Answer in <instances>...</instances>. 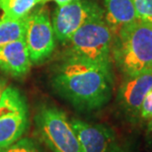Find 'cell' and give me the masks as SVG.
<instances>
[{
    "label": "cell",
    "mask_w": 152,
    "mask_h": 152,
    "mask_svg": "<svg viewBox=\"0 0 152 152\" xmlns=\"http://www.w3.org/2000/svg\"><path fill=\"white\" fill-rule=\"evenodd\" d=\"M51 85L60 97L82 112L99 110L113 94V72L91 60L65 54L51 77Z\"/></svg>",
    "instance_id": "6da1fadb"
},
{
    "label": "cell",
    "mask_w": 152,
    "mask_h": 152,
    "mask_svg": "<svg viewBox=\"0 0 152 152\" xmlns=\"http://www.w3.org/2000/svg\"><path fill=\"white\" fill-rule=\"evenodd\" d=\"M112 56L124 76L152 69V23L136 20L114 35Z\"/></svg>",
    "instance_id": "7a4b0ae2"
},
{
    "label": "cell",
    "mask_w": 152,
    "mask_h": 152,
    "mask_svg": "<svg viewBox=\"0 0 152 152\" xmlns=\"http://www.w3.org/2000/svg\"><path fill=\"white\" fill-rule=\"evenodd\" d=\"M114 34L104 17L94 19L77 30L66 42V54L91 60L112 68Z\"/></svg>",
    "instance_id": "3957f363"
},
{
    "label": "cell",
    "mask_w": 152,
    "mask_h": 152,
    "mask_svg": "<svg viewBox=\"0 0 152 152\" xmlns=\"http://www.w3.org/2000/svg\"><path fill=\"white\" fill-rule=\"evenodd\" d=\"M36 132L51 152H82L67 115L56 107L44 106L35 115Z\"/></svg>",
    "instance_id": "277c9868"
},
{
    "label": "cell",
    "mask_w": 152,
    "mask_h": 152,
    "mask_svg": "<svg viewBox=\"0 0 152 152\" xmlns=\"http://www.w3.org/2000/svg\"><path fill=\"white\" fill-rule=\"evenodd\" d=\"M28 126L25 98L16 88L6 86L0 101V150L19 140Z\"/></svg>",
    "instance_id": "5b68a950"
},
{
    "label": "cell",
    "mask_w": 152,
    "mask_h": 152,
    "mask_svg": "<svg viewBox=\"0 0 152 152\" xmlns=\"http://www.w3.org/2000/svg\"><path fill=\"white\" fill-rule=\"evenodd\" d=\"M24 41L32 63H41L53 54L56 39L50 13L44 4L38 5L26 17Z\"/></svg>",
    "instance_id": "8992f818"
},
{
    "label": "cell",
    "mask_w": 152,
    "mask_h": 152,
    "mask_svg": "<svg viewBox=\"0 0 152 152\" xmlns=\"http://www.w3.org/2000/svg\"><path fill=\"white\" fill-rule=\"evenodd\" d=\"M100 17H104V8L94 0H75L57 6L51 18L56 41L65 45L82 26Z\"/></svg>",
    "instance_id": "52a82bcc"
},
{
    "label": "cell",
    "mask_w": 152,
    "mask_h": 152,
    "mask_svg": "<svg viewBox=\"0 0 152 152\" xmlns=\"http://www.w3.org/2000/svg\"><path fill=\"white\" fill-rule=\"evenodd\" d=\"M152 90V69L143 73L124 76L118 89V104L127 117L137 120L145 96Z\"/></svg>",
    "instance_id": "ba28073f"
},
{
    "label": "cell",
    "mask_w": 152,
    "mask_h": 152,
    "mask_svg": "<svg viewBox=\"0 0 152 152\" xmlns=\"http://www.w3.org/2000/svg\"><path fill=\"white\" fill-rule=\"evenodd\" d=\"M71 124L80 142L82 152H109L115 140L113 129L101 124H89L77 118Z\"/></svg>",
    "instance_id": "9c48e42d"
},
{
    "label": "cell",
    "mask_w": 152,
    "mask_h": 152,
    "mask_svg": "<svg viewBox=\"0 0 152 152\" xmlns=\"http://www.w3.org/2000/svg\"><path fill=\"white\" fill-rule=\"evenodd\" d=\"M31 64L24 39L0 47V69L4 73L12 77H24Z\"/></svg>",
    "instance_id": "30bf717a"
},
{
    "label": "cell",
    "mask_w": 152,
    "mask_h": 152,
    "mask_svg": "<svg viewBox=\"0 0 152 152\" xmlns=\"http://www.w3.org/2000/svg\"><path fill=\"white\" fill-rule=\"evenodd\" d=\"M104 19L115 35L124 26L138 18L132 0H105Z\"/></svg>",
    "instance_id": "8fae6325"
},
{
    "label": "cell",
    "mask_w": 152,
    "mask_h": 152,
    "mask_svg": "<svg viewBox=\"0 0 152 152\" xmlns=\"http://www.w3.org/2000/svg\"><path fill=\"white\" fill-rule=\"evenodd\" d=\"M50 0H0L2 17L18 20L26 18L38 5L45 4Z\"/></svg>",
    "instance_id": "7c38bea8"
},
{
    "label": "cell",
    "mask_w": 152,
    "mask_h": 152,
    "mask_svg": "<svg viewBox=\"0 0 152 152\" xmlns=\"http://www.w3.org/2000/svg\"><path fill=\"white\" fill-rule=\"evenodd\" d=\"M26 31V18L18 20L0 17V47L23 39Z\"/></svg>",
    "instance_id": "4fadbf2b"
},
{
    "label": "cell",
    "mask_w": 152,
    "mask_h": 152,
    "mask_svg": "<svg viewBox=\"0 0 152 152\" xmlns=\"http://www.w3.org/2000/svg\"><path fill=\"white\" fill-rule=\"evenodd\" d=\"M0 152H44L41 146L34 139L29 137H21L10 146L0 150Z\"/></svg>",
    "instance_id": "5bb4252c"
},
{
    "label": "cell",
    "mask_w": 152,
    "mask_h": 152,
    "mask_svg": "<svg viewBox=\"0 0 152 152\" xmlns=\"http://www.w3.org/2000/svg\"><path fill=\"white\" fill-rule=\"evenodd\" d=\"M138 20L152 23V0H132Z\"/></svg>",
    "instance_id": "9a60e30c"
},
{
    "label": "cell",
    "mask_w": 152,
    "mask_h": 152,
    "mask_svg": "<svg viewBox=\"0 0 152 152\" xmlns=\"http://www.w3.org/2000/svg\"><path fill=\"white\" fill-rule=\"evenodd\" d=\"M152 118V90L145 96L139 110L138 118L141 121H147Z\"/></svg>",
    "instance_id": "2e32d148"
},
{
    "label": "cell",
    "mask_w": 152,
    "mask_h": 152,
    "mask_svg": "<svg viewBox=\"0 0 152 152\" xmlns=\"http://www.w3.org/2000/svg\"><path fill=\"white\" fill-rule=\"evenodd\" d=\"M109 152H137L134 148L126 143H120V142L114 141L111 145Z\"/></svg>",
    "instance_id": "e0dca14e"
},
{
    "label": "cell",
    "mask_w": 152,
    "mask_h": 152,
    "mask_svg": "<svg viewBox=\"0 0 152 152\" xmlns=\"http://www.w3.org/2000/svg\"><path fill=\"white\" fill-rule=\"evenodd\" d=\"M146 138L149 141V143L152 144V118L147 121L146 124Z\"/></svg>",
    "instance_id": "ac0fdd59"
},
{
    "label": "cell",
    "mask_w": 152,
    "mask_h": 152,
    "mask_svg": "<svg viewBox=\"0 0 152 152\" xmlns=\"http://www.w3.org/2000/svg\"><path fill=\"white\" fill-rule=\"evenodd\" d=\"M50 1H54L57 4V6H61L64 4H67V3H70L72 1H75V0H50Z\"/></svg>",
    "instance_id": "d6986e66"
},
{
    "label": "cell",
    "mask_w": 152,
    "mask_h": 152,
    "mask_svg": "<svg viewBox=\"0 0 152 152\" xmlns=\"http://www.w3.org/2000/svg\"><path fill=\"white\" fill-rule=\"evenodd\" d=\"M6 88V83L5 81H2L1 83H0V101H1V97H2V93L4 89Z\"/></svg>",
    "instance_id": "ffe728a7"
},
{
    "label": "cell",
    "mask_w": 152,
    "mask_h": 152,
    "mask_svg": "<svg viewBox=\"0 0 152 152\" xmlns=\"http://www.w3.org/2000/svg\"><path fill=\"white\" fill-rule=\"evenodd\" d=\"M1 82H2V80H0V83H1Z\"/></svg>",
    "instance_id": "44dd1931"
}]
</instances>
